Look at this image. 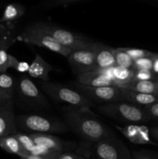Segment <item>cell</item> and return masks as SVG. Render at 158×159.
Returning <instances> with one entry per match:
<instances>
[{
	"instance_id": "6da1fadb",
	"label": "cell",
	"mask_w": 158,
	"mask_h": 159,
	"mask_svg": "<svg viewBox=\"0 0 158 159\" xmlns=\"http://www.w3.org/2000/svg\"><path fill=\"white\" fill-rule=\"evenodd\" d=\"M62 112L65 124L83 140L94 142L114 135L112 130L98 118L91 108L68 106L64 107Z\"/></svg>"
},
{
	"instance_id": "7a4b0ae2",
	"label": "cell",
	"mask_w": 158,
	"mask_h": 159,
	"mask_svg": "<svg viewBox=\"0 0 158 159\" xmlns=\"http://www.w3.org/2000/svg\"><path fill=\"white\" fill-rule=\"evenodd\" d=\"M97 110L104 116L121 123L138 124L150 120L143 109L125 101L104 103L99 106Z\"/></svg>"
},
{
	"instance_id": "3957f363",
	"label": "cell",
	"mask_w": 158,
	"mask_h": 159,
	"mask_svg": "<svg viewBox=\"0 0 158 159\" xmlns=\"http://www.w3.org/2000/svg\"><path fill=\"white\" fill-rule=\"evenodd\" d=\"M17 128L27 133L62 134L69 130L64 121L38 114H22L15 116Z\"/></svg>"
},
{
	"instance_id": "277c9868",
	"label": "cell",
	"mask_w": 158,
	"mask_h": 159,
	"mask_svg": "<svg viewBox=\"0 0 158 159\" xmlns=\"http://www.w3.org/2000/svg\"><path fill=\"white\" fill-rule=\"evenodd\" d=\"M40 88L50 97L57 102H63L69 106L83 107L91 108L94 106L93 101L77 89L57 82L49 81L40 82Z\"/></svg>"
},
{
	"instance_id": "5b68a950",
	"label": "cell",
	"mask_w": 158,
	"mask_h": 159,
	"mask_svg": "<svg viewBox=\"0 0 158 159\" xmlns=\"http://www.w3.org/2000/svg\"><path fill=\"white\" fill-rule=\"evenodd\" d=\"M17 38L28 44L46 48L65 57H68L72 51V50L60 44L52 36L40 30L34 23L25 26Z\"/></svg>"
},
{
	"instance_id": "8992f818",
	"label": "cell",
	"mask_w": 158,
	"mask_h": 159,
	"mask_svg": "<svg viewBox=\"0 0 158 159\" xmlns=\"http://www.w3.org/2000/svg\"><path fill=\"white\" fill-rule=\"evenodd\" d=\"M33 23L40 30L52 36L60 44L72 51L87 48L94 43L93 40L82 34L71 32L52 23L45 22H37Z\"/></svg>"
},
{
	"instance_id": "52a82bcc",
	"label": "cell",
	"mask_w": 158,
	"mask_h": 159,
	"mask_svg": "<svg viewBox=\"0 0 158 159\" xmlns=\"http://www.w3.org/2000/svg\"><path fill=\"white\" fill-rule=\"evenodd\" d=\"M94 158L102 159H131L129 150L115 135L94 141L92 145Z\"/></svg>"
},
{
	"instance_id": "ba28073f",
	"label": "cell",
	"mask_w": 158,
	"mask_h": 159,
	"mask_svg": "<svg viewBox=\"0 0 158 159\" xmlns=\"http://www.w3.org/2000/svg\"><path fill=\"white\" fill-rule=\"evenodd\" d=\"M15 89L22 102L29 108H50L47 99L28 76L23 75L19 78Z\"/></svg>"
},
{
	"instance_id": "9c48e42d",
	"label": "cell",
	"mask_w": 158,
	"mask_h": 159,
	"mask_svg": "<svg viewBox=\"0 0 158 159\" xmlns=\"http://www.w3.org/2000/svg\"><path fill=\"white\" fill-rule=\"evenodd\" d=\"M97 42L89 47L74 50L66 57L76 76L95 68V54Z\"/></svg>"
},
{
	"instance_id": "30bf717a",
	"label": "cell",
	"mask_w": 158,
	"mask_h": 159,
	"mask_svg": "<svg viewBox=\"0 0 158 159\" xmlns=\"http://www.w3.org/2000/svg\"><path fill=\"white\" fill-rule=\"evenodd\" d=\"M73 86L92 101L107 103L121 100V90L117 85L90 86L75 82Z\"/></svg>"
},
{
	"instance_id": "8fae6325",
	"label": "cell",
	"mask_w": 158,
	"mask_h": 159,
	"mask_svg": "<svg viewBox=\"0 0 158 159\" xmlns=\"http://www.w3.org/2000/svg\"><path fill=\"white\" fill-rule=\"evenodd\" d=\"M114 127L133 144L158 146V143L155 142L150 135V128L146 126L129 124L126 126L114 125Z\"/></svg>"
},
{
	"instance_id": "7c38bea8",
	"label": "cell",
	"mask_w": 158,
	"mask_h": 159,
	"mask_svg": "<svg viewBox=\"0 0 158 159\" xmlns=\"http://www.w3.org/2000/svg\"><path fill=\"white\" fill-rule=\"evenodd\" d=\"M29 134L35 144L60 153L66 151H74L77 148V144L74 142L62 140L53 135V134L30 133Z\"/></svg>"
},
{
	"instance_id": "4fadbf2b",
	"label": "cell",
	"mask_w": 158,
	"mask_h": 159,
	"mask_svg": "<svg viewBox=\"0 0 158 159\" xmlns=\"http://www.w3.org/2000/svg\"><path fill=\"white\" fill-rule=\"evenodd\" d=\"M112 68L107 69H94L77 75L76 82L90 86H108L116 85L112 79Z\"/></svg>"
},
{
	"instance_id": "5bb4252c",
	"label": "cell",
	"mask_w": 158,
	"mask_h": 159,
	"mask_svg": "<svg viewBox=\"0 0 158 159\" xmlns=\"http://www.w3.org/2000/svg\"><path fill=\"white\" fill-rule=\"evenodd\" d=\"M13 99L0 105V137L18 132L13 110Z\"/></svg>"
},
{
	"instance_id": "9a60e30c",
	"label": "cell",
	"mask_w": 158,
	"mask_h": 159,
	"mask_svg": "<svg viewBox=\"0 0 158 159\" xmlns=\"http://www.w3.org/2000/svg\"><path fill=\"white\" fill-rule=\"evenodd\" d=\"M120 90L121 100L135 104L139 107H145L158 101V95L139 93L124 88H120Z\"/></svg>"
},
{
	"instance_id": "2e32d148",
	"label": "cell",
	"mask_w": 158,
	"mask_h": 159,
	"mask_svg": "<svg viewBox=\"0 0 158 159\" xmlns=\"http://www.w3.org/2000/svg\"><path fill=\"white\" fill-rule=\"evenodd\" d=\"M54 68L52 65L46 62L39 54L36 53L35 57L32 63L29 65L28 74L34 79L46 82L49 81V74Z\"/></svg>"
},
{
	"instance_id": "e0dca14e",
	"label": "cell",
	"mask_w": 158,
	"mask_h": 159,
	"mask_svg": "<svg viewBox=\"0 0 158 159\" xmlns=\"http://www.w3.org/2000/svg\"><path fill=\"white\" fill-rule=\"evenodd\" d=\"M116 65L114 48L97 42L95 54V68L107 69Z\"/></svg>"
},
{
	"instance_id": "ac0fdd59",
	"label": "cell",
	"mask_w": 158,
	"mask_h": 159,
	"mask_svg": "<svg viewBox=\"0 0 158 159\" xmlns=\"http://www.w3.org/2000/svg\"><path fill=\"white\" fill-rule=\"evenodd\" d=\"M0 148L8 153L18 155L23 158H26V156L29 154L25 150L15 134L2 137L0 141Z\"/></svg>"
},
{
	"instance_id": "d6986e66",
	"label": "cell",
	"mask_w": 158,
	"mask_h": 159,
	"mask_svg": "<svg viewBox=\"0 0 158 159\" xmlns=\"http://www.w3.org/2000/svg\"><path fill=\"white\" fill-rule=\"evenodd\" d=\"M120 88L139 93L158 95V85L156 80H133Z\"/></svg>"
},
{
	"instance_id": "ffe728a7",
	"label": "cell",
	"mask_w": 158,
	"mask_h": 159,
	"mask_svg": "<svg viewBox=\"0 0 158 159\" xmlns=\"http://www.w3.org/2000/svg\"><path fill=\"white\" fill-rule=\"evenodd\" d=\"M26 12V9L20 3H10L6 6L2 16L0 19V23L12 24L21 18Z\"/></svg>"
},
{
	"instance_id": "44dd1931",
	"label": "cell",
	"mask_w": 158,
	"mask_h": 159,
	"mask_svg": "<svg viewBox=\"0 0 158 159\" xmlns=\"http://www.w3.org/2000/svg\"><path fill=\"white\" fill-rule=\"evenodd\" d=\"M134 72L135 70L133 68H123L115 65L112 68V79L117 86L122 87L133 81Z\"/></svg>"
},
{
	"instance_id": "7402d4cb",
	"label": "cell",
	"mask_w": 158,
	"mask_h": 159,
	"mask_svg": "<svg viewBox=\"0 0 158 159\" xmlns=\"http://www.w3.org/2000/svg\"><path fill=\"white\" fill-rule=\"evenodd\" d=\"M18 40L15 35L14 26L8 24L7 26H0V50L8 49L14 42Z\"/></svg>"
},
{
	"instance_id": "603a6c76",
	"label": "cell",
	"mask_w": 158,
	"mask_h": 159,
	"mask_svg": "<svg viewBox=\"0 0 158 159\" xmlns=\"http://www.w3.org/2000/svg\"><path fill=\"white\" fill-rule=\"evenodd\" d=\"M19 61L7 52V49L0 50V73H6L9 68H15Z\"/></svg>"
},
{
	"instance_id": "cb8c5ba5",
	"label": "cell",
	"mask_w": 158,
	"mask_h": 159,
	"mask_svg": "<svg viewBox=\"0 0 158 159\" xmlns=\"http://www.w3.org/2000/svg\"><path fill=\"white\" fill-rule=\"evenodd\" d=\"M114 54L115 59H116V65L123 67V68H133L134 61L125 51L122 49V48H114Z\"/></svg>"
},
{
	"instance_id": "d4e9b609",
	"label": "cell",
	"mask_w": 158,
	"mask_h": 159,
	"mask_svg": "<svg viewBox=\"0 0 158 159\" xmlns=\"http://www.w3.org/2000/svg\"><path fill=\"white\" fill-rule=\"evenodd\" d=\"M92 141L83 140V141L79 144V145L76 148L74 152H75L77 155L83 157L84 159L94 158L92 152Z\"/></svg>"
},
{
	"instance_id": "484cf974",
	"label": "cell",
	"mask_w": 158,
	"mask_h": 159,
	"mask_svg": "<svg viewBox=\"0 0 158 159\" xmlns=\"http://www.w3.org/2000/svg\"><path fill=\"white\" fill-rule=\"evenodd\" d=\"M16 88V84L13 78L6 73L0 74V89L7 91L14 92Z\"/></svg>"
},
{
	"instance_id": "4316f807",
	"label": "cell",
	"mask_w": 158,
	"mask_h": 159,
	"mask_svg": "<svg viewBox=\"0 0 158 159\" xmlns=\"http://www.w3.org/2000/svg\"><path fill=\"white\" fill-rule=\"evenodd\" d=\"M122 49L124 51H125V52L131 57V58L133 59V61L137 60V59L140 58V57L153 56V54H154V53L151 52V51H149L143 49H139V48H122Z\"/></svg>"
},
{
	"instance_id": "83f0119b",
	"label": "cell",
	"mask_w": 158,
	"mask_h": 159,
	"mask_svg": "<svg viewBox=\"0 0 158 159\" xmlns=\"http://www.w3.org/2000/svg\"><path fill=\"white\" fill-rule=\"evenodd\" d=\"M158 75L152 70L138 69L135 70L133 80H156Z\"/></svg>"
},
{
	"instance_id": "f1b7e54d",
	"label": "cell",
	"mask_w": 158,
	"mask_h": 159,
	"mask_svg": "<svg viewBox=\"0 0 158 159\" xmlns=\"http://www.w3.org/2000/svg\"><path fill=\"white\" fill-rule=\"evenodd\" d=\"M131 155L132 158L134 159H158V152L147 149L134 151Z\"/></svg>"
},
{
	"instance_id": "f546056e",
	"label": "cell",
	"mask_w": 158,
	"mask_h": 159,
	"mask_svg": "<svg viewBox=\"0 0 158 159\" xmlns=\"http://www.w3.org/2000/svg\"><path fill=\"white\" fill-rule=\"evenodd\" d=\"M153 56L140 57V58L137 59V60H135L134 62H133V68L134 70H138V69L152 70V66H153Z\"/></svg>"
},
{
	"instance_id": "4dcf8cb0",
	"label": "cell",
	"mask_w": 158,
	"mask_h": 159,
	"mask_svg": "<svg viewBox=\"0 0 158 159\" xmlns=\"http://www.w3.org/2000/svg\"><path fill=\"white\" fill-rule=\"evenodd\" d=\"M15 136L16 137L17 139L19 140V141L21 143V144L23 145V147L24 148L25 150L29 153V151H30L31 148H33V146L35 144V142H34L33 140L32 139L30 135L17 132L16 134H15Z\"/></svg>"
},
{
	"instance_id": "1f68e13d",
	"label": "cell",
	"mask_w": 158,
	"mask_h": 159,
	"mask_svg": "<svg viewBox=\"0 0 158 159\" xmlns=\"http://www.w3.org/2000/svg\"><path fill=\"white\" fill-rule=\"evenodd\" d=\"M143 109L147 113L148 117L150 118V120L158 119V101L150 104V105L145 106Z\"/></svg>"
},
{
	"instance_id": "d6a6232c",
	"label": "cell",
	"mask_w": 158,
	"mask_h": 159,
	"mask_svg": "<svg viewBox=\"0 0 158 159\" xmlns=\"http://www.w3.org/2000/svg\"><path fill=\"white\" fill-rule=\"evenodd\" d=\"M57 159H84V158L77 155L74 151H66L59 154Z\"/></svg>"
},
{
	"instance_id": "836d02e7",
	"label": "cell",
	"mask_w": 158,
	"mask_h": 159,
	"mask_svg": "<svg viewBox=\"0 0 158 159\" xmlns=\"http://www.w3.org/2000/svg\"><path fill=\"white\" fill-rule=\"evenodd\" d=\"M14 92L7 91L0 89V105L8 102V101L13 99Z\"/></svg>"
},
{
	"instance_id": "e575fe53",
	"label": "cell",
	"mask_w": 158,
	"mask_h": 159,
	"mask_svg": "<svg viewBox=\"0 0 158 159\" xmlns=\"http://www.w3.org/2000/svg\"><path fill=\"white\" fill-rule=\"evenodd\" d=\"M29 65L26 61H18V63L15 65L14 69L17 71L18 72L20 73H25L27 72L28 69H29Z\"/></svg>"
},
{
	"instance_id": "d590c367",
	"label": "cell",
	"mask_w": 158,
	"mask_h": 159,
	"mask_svg": "<svg viewBox=\"0 0 158 159\" xmlns=\"http://www.w3.org/2000/svg\"><path fill=\"white\" fill-rule=\"evenodd\" d=\"M81 0H51V5L53 6H66L71 3L76 2Z\"/></svg>"
},
{
	"instance_id": "8d00e7d4",
	"label": "cell",
	"mask_w": 158,
	"mask_h": 159,
	"mask_svg": "<svg viewBox=\"0 0 158 159\" xmlns=\"http://www.w3.org/2000/svg\"><path fill=\"white\" fill-rule=\"evenodd\" d=\"M152 71L158 75V53H154L153 56V66Z\"/></svg>"
},
{
	"instance_id": "74e56055",
	"label": "cell",
	"mask_w": 158,
	"mask_h": 159,
	"mask_svg": "<svg viewBox=\"0 0 158 159\" xmlns=\"http://www.w3.org/2000/svg\"><path fill=\"white\" fill-rule=\"evenodd\" d=\"M150 133L152 138L158 142V127H153L150 128Z\"/></svg>"
},
{
	"instance_id": "f35d334b",
	"label": "cell",
	"mask_w": 158,
	"mask_h": 159,
	"mask_svg": "<svg viewBox=\"0 0 158 159\" xmlns=\"http://www.w3.org/2000/svg\"><path fill=\"white\" fill-rule=\"evenodd\" d=\"M156 82H157V85H158V77H157V79H156Z\"/></svg>"
},
{
	"instance_id": "ab89813d",
	"label": "cell",
	"mask_w": 158,
	"mask_h": 159,
	"mask_svg": "<svg viewBox=\"0 0 158 159\" xmlns=\"http://www.w3.org/2000/svg\"><path fill=\"white\" fill-rule=\"evenodd\" d=\"M0 141H1V137H0Z\"/></svg>"
}]
</instances>
